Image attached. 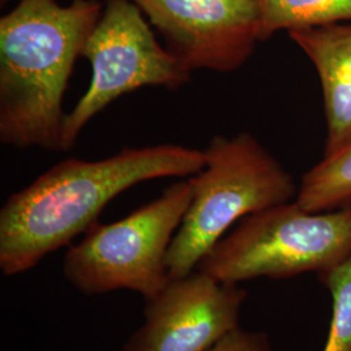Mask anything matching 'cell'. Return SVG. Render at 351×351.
<instances>
[{
  "instance_id": "277c9868",
  "label": "cell",
  "mask_w": 351,
  "mask_h": 351,
  "mask_svg": "<svg viewBox=\"0 0 351 351\" xmlns=\"http://www.w3.org/2000/svg\"><path fill=\"white\" fill-rule=\"evenodd\" d=\"M351 255V202L329 211H307L287 202L241 220L198 264L220 282L258 277L289 278L328 272Z\"/></svg>"
},
{
  "instance_id": "4fadbf2b",
  "label": "cell",
  "mask_w": 351,
  "mask_h": 351,
  "mask_svg": "<svg viewBox=\"0 0 351 351\" xmlns=\"http://www.w3.org/2000/svg\"><path fill=\"white\" fill-rule=\"evenodd\" d=\"M207 351H272L264 333L234 328Z\"/></svg>"
},
{
  "instance_id": "30bf717a",
  "label": "cell",
  "mask_w": 351,
  "mask_h": 351,
  "mask_svg": "<svg viewBox=\"0 0 351 351\" xmlns=\"http://www.w3.org/2000/svg\"><path fill=\"white\" fill-rule=\"evenodd\" d=\"M297 202L307 211H329L351 202V142L302 177Z\"/></svg>"
},
{
  "instance_id": "8992f818",
  "label": "cell",
  "mask_w": 351,
  "mask_h": 351,
  "mask_svg": "<svg viewBox=\"0 0 351 351\" xmlns=\"http://www.w3.org/2000/svg\"><path fill=\"white\" fill-rule=\"evenodd\" d=\"M91 65L86 93L66 113L62 152L69 151L88 123L117 98L146 86L177 90L191 72L163 47L132 0H108L85 46Z\"/></svg>"
},
{
  "instance_id": "3957f363",
  "label": "cell",
  "mask_w": 351,
  "mask_h": 351,
  "mask_svg": "<svg viewBox=\"0 0 351 351\" xmlns=\"http://www.w3.org/2000/svg\"><path fill=\"white\" fill-rule=\"evenodd\" d=\"M203 152L204 167L190 178L191 202L167 255L169 278L193 274L239 220L298 193L291 175L249 132L216 136Z\"/></svg>"
},
{
  "instance_id": "8fae6325",
  "label": "cell",
  "mask_w": 351,
  "mask_h": 351,
  "mask_svg": "<svg viewBox=\"0 0 351 351\" xmlns=\"http://www.w3.org/2000/svg\"><path fill=\"white\" fill-rule=\"evenodd\" d=\"M263 40L277 32L351 23V0H258Z\"/></svg>"
},
{
  "instance_id": "7c38bea8",
  "label": "cell",
  "mask_w": 351,
  "mask_h": 351,
  "mask_svg": "<svg viewBox=\"0 0 351 351\" xmlns=\"http://www.w3.org/2000/svg\"><path fill=\"white\" fill-rule=\"evenodd\" d=\"M329 289L333 313L329 335L323 351H351V255L333 269L320 274Z\"/></svg>"
},
{
  "instance_id": "5bb4252c",
  "label": "cell",
  "mask_w": 351,
  "mask_h": 351,
  "mask_svg": "<svg viewBox=\"0 0 351 351\" xmlns=\"http://www.w3.org/2000/svg\"><path fill=\"white\" fill-rule=\"evenodd\" d=\"M7 1H8V0H0V3H1V4H5Z\"/></svg>"
},
{
  "instance_id": "5b68a950",
  "label": "cell",
  "mask_w": 351,
  "mask_h": 351,
  "mask_svg": "<svg viewBox=\"0 0 351 351\" xmlns=\"http://www.w3.org/2000/svg\"><path fill=\"white\" fill-rule=\"evenodd\" d=\"M193 197L190 178L111 224H94L65 254L64 275L85 294L133 290L146 301L171 280L167 255Z\"/></svg>"
},
{
  "instance_id": "52a82bcc",
  "label": "cell",
  "mask_w": 351,
  "mask_h": 351,
  "mask_svg": "<svg viewBox=\"0 0 351 351\" xmlns=\"http://www.w3.org/2000/svg\"><path fill=\"white\" fill-rule=\"evenodd\" d=\"M190 72L239 69L263 40L258 0H132Z\"/></svg>"
},
{
  "instance_id": "6da1fadb",
  "label": "cell",
  "mask_w": 351,
  "mask_h": 351,
  "mask_svg": "<svg viewBox=\"0 0 351 351\" xmlns=\"http://www.w3.org/2000/svg\"><path fill=\"white\" fill-rule=\"evenodd\" d=\"M204 152L163 143L128 147L101 160L66 159L12 194L0 211V268L23 274L86 233L114 197L165 177L197 175Z\"/></svg>"
},
{
  "instance_id": "7a4b0ae2",
  "label": "cell",
  "mask_w": 351,
  "mask_h": 351,
  "mask_svg": "<svg viewBox=\"0 0 351 351\" xmlns=\"http://www.w3.org/2000/svg\"><path fill=\"white\" fill-rule=\"evenodd\" d=\"M97 0H20L0 19V141L62 151L64 94L103 13Z\"/></svg>"
},
{
  "instance_id": "ba28073f",
  "label": "cell",
  "mask_w": 351,
  "mask_h": 351,
  "mask_svg": "<svg viewBox=\"0 0 351 351\" xmlns=\"http://www.w3.org/2000/svg\"><path fill=\"white\" fill-rule=\"evenodd\" d=\"M246 291L197 269L147 301L145 323L123 351H207L239 326Z\"/></svg>"
},
{
  "instance_id": "9c48e42d",
  "label": "cell",
  "mask_w": 351,
  "mask_h": 351,
  "mask_svg": "<svg viewBox=\"0 0 351 351\" xmlns=\"http://www.w3.org/2000/svg\"><path fill=\"white\" fill-rule=\"evenodd\" d=\"M319 77L326 113L324 155L351 142V23L304 27L288 33Z\"/></svg>"
}]
</instances>
